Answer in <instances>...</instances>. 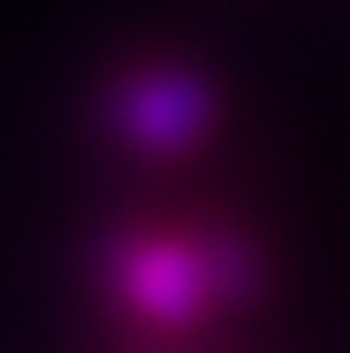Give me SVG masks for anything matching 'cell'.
Masks as SVG:
<instances>
[{
  "label": "cell",
  "mask_w": 350,
  "mask_h": 353,
  "mask_svg": "<svg viewBox=\"0 0 350 353\" xmlns=\"http://www.w3.org/2000/svg\"><path fill=\"white\" fill-rule=\"evenodd\" d=\"M105 288L124 316L155 332L202 325L251 294L245 248L217 232L136 226L105 248Z\"/></svg>",
  "instance_id": "6da1fadb"
},
{
  "label": "cell",
  "mask_w": 350,
  "mask_h": 353,
  "mask_svg": "<svg viewBox=\"0 0 350 353\" xmlns=\"http://www.w3.org/2000/svg\"><path fill=\"white\" fill-rule=\"evenodd\" d=\"M217 118L220 93L214 81L183 56H136L105 78V128L143 159L171 161L196 152L214 134Z\"/></svg>",
  "instance_id": "7a4b0ae2"
}]
</instances>
